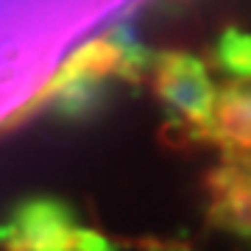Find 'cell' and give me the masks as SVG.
<instances>
[{"mask_svg":"<svg viewBox=\"0 0 251 251\" xmlns=\"http://www.w3.org/2000/svg\"><path fill=\"white\" fill-rule=\"evenodd\" d=\"M3 251H117L98 229L84 226L70 206L56 198H31L0 226Z\"/></svg>","mask_w":251,"mask_h":251,"instance_id":"cell-1","label":"cell"},{"mask_svg":"<svg viewBox=\"0 0 251 251\" xmlns=\"http://www.w3.org/2000/svg\"><path fill=\"white\" fill-rule=\"evenodd\" d=\"M204 140L226 151V159L251 162V84L234 81L218 92L215 115Z\"/></svg>","mask_w":251,"mask_h":251,"instance_id":"cell-4","label":"cell"},{"mask_svg":"<svg viewBox=\"0 0 251 251\" xmlns=\"http://www.w3.org/2000/svg\"><path fill=\"white\" fill-rule=\"evenodd\" d=\"M153 92L165 112L204 140L218 103V90L201 59L184 50L159 53L153 62Z\"/></svg>","mask_w":251,"mask_h":251,"instance_id":"cell-2","label":"cell"},{"mask_svg":"<svg viewBox=\"0 0 251 251\" xmlns=\"http://www.w3.org/2000/svg\"><path fill=\"white\" fill-rule=\"evenodd\" d=\"M215 64L232 78L251 84V34L240 28H226L215 45Z\"/></svg>","mask_w":251,"mask_h":251,"instance_id":"cell-5","label":"cell"},{"mask_svg":"<svg viewBox=\"0 0 251 251\" xmlns=\"http://www.w3.org/2000/svg\"><path fill=\"white\" fill-rule=\"evenodd\" d=\"M206 221L251 249V162L226 159L206 173Z\"/></svg>","mask_w":251,"mask_h":251,"instance_id":"cell-3","label":"cell"}]
</instances>
